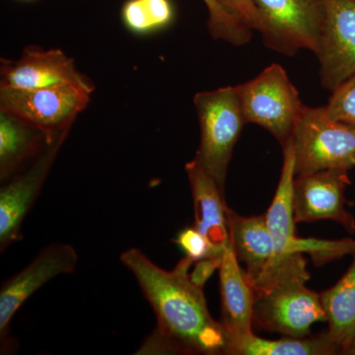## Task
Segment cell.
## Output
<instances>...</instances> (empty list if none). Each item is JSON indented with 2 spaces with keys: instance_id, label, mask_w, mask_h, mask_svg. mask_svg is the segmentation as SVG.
I'll list each match as a JSON object with an SVG mask.
<instances>
[{
  "instance_id": "cell-19",
  "label": "cell",
  "mask_w": 355,
  "mask_h": 355,
  "mask_svg": "<svg viewBox=\"0 0 355 355\" xmlns=\"http://www.w3.org/2000/svg\"><path fill=\"white\" fill-rule=\"evenodd\" d=\"M46 135L12 114L0 116V178L6 181L27 159L39 155ZM49 142V141H48Z\"/></svg>"
},
{
  "instance_id": "cell-17",
  "label": "cell",
  "mask_w": 355,
  "mask_h": 355,
  "mask_svg": "<svg viewBox=\"0 0 355 355\" xmlns=\"http://www.w3.org/2000/svg\"><path fill=\"white\" fill-rule=\"evenodd\" d=\"M331 340L345 354L355 340V252L342 279L321 293Z\"/></svg>"
},
{
  "instance_id": "cell-6",
  "label": "cell",
  "mask_w": 355,
  "mask_h": 355,
  "mask_svg": "<svg viewBox=\"0 0 355 355\" xmlns=\"http://www.w3.org/2000/svg\"><path fill=\"white\" fill-rule=\"evenodd\" d=\"M282 149V174L275 197L265 214L275 245V254L268 270L253 286L256 294L268 291L282 280L293 277L309 279L310 277L304 254H292L289 252L291 243L296 237L293 212V183L296 174L291 139Z\"/></svg>"
},
{
  "instance_id": "cell-8",
  "label": "cell",
  "mask_w": 355,
  "mask_h": 355,
  "mask_svg": "<svg viewBox=\"0 0 355 355\" xmlns=\"http://www.w3.org/2000/svg\"><path fill=\"white\" fill-rule=\"evenodd\" d=\"M260 12L261 34L268 48L286 55L319 50L324 11L321 0H253Z\"/></svg>"
},
{
  "instance_id": "cell-12",
  "label": "cell",
  "mask_w": 355,
  "mask_h": 355,
  "mask_svg": "<svg viewBox=\"0 0 355 355\" xmlns=\"http://www.w3.org/2000/svg\"><path fill=\"white\" fill-rule=\"evenodd\" d=\"M67 135L46 144L34 164L0 191V250L22 239L23 222L36 202L51 166Z\"/></svg>"
},
{
  "instance_id": "cell-15",
  "label": "cell",
  "mask_w": 355,
  "mask_h": 355,
  "mask_svg": "<svg viewBox=\"0 0 355 355\" xmlns=\"http://www.w3.org/2000/svg\"><path fill=\"white\" fill-rule=\"evenodd\" d=\"M222 321L226 340L253 331L256 295L229 243L219 266Z\"/></svg>"
},
{
  "instance_id": "cell-10",
  "label": "cell",
  "mask_w": 355,
  "mask_h": 355,
  "mask_svg": "<svg viewBox=\"0 0 355 355\" xmlns=\"http://www.w3.org/2000/svg\"><path fill=\"white\" fill-rule=\"evenodd\" d=\"M349 184V170L327 169L296 175L293 183L296 224L331 220L354 233V216L345 207V191Z\"/></svg>"
},
{
  "instance_id": "cell-27",
  "label": "cell",
  "mask_w": 355,
  "mask_h": 355,
  "mask_svg": "<svg viewBox=\"0 0 355 355\" xmlns=\"http://www.w3.org/2000/svg\"><path fill=\"white\" fill-rule=\"evenodd\" d=\"M345 354L355 355V340L354 343H352V347H350V349L347 350V352Z\"/></svg>"
},
{
  "instance_id": "cell-24",
  "label": "cell",
  "mask_w": 355,
  "mask_h": 355,
  "mask_svg": "<svg viewBox=\"0 0 355 355\" xmlns=\"http://www.w3.org/2000/svg\"><path fill=\"white\" fill-rule=\"evenodd\" d=\"M175 242L186 254V257L191 259L193 263L203 259L216 258L209 241L205 236L200 234L195 227L184 229L178 234ZM222 259V258H221ZM220 260V259H219Z\"/></svg>"
},
{
  "instance_id": "cell-22",
  "label": "cell",
  "mask_w": 355,
  "mask_h": 355,
  "mask_svg": "<svg viewBox=\"0 0 355 355\" xmlns=\"http://www.w3.org/2000/svg\"><path fill=\"white\" fill-rule=\"evenodd\" d=\"M291 254H309L316 266H324L331 261L354 254L355 240L343 238L340 240H321L316 238H301L296 236L291 243Z\"/></svg>"
},
{
  "instance_id": "cell-2",
  "label": "cell",
  "mask_w": 355,
  "mask_h": 355,
  "mask_svg": "<svg viewBox=\"0 0 355 355\" xmlns=\"http://www.w3.org/2000/svg\"><path fill=\"white\" fill-rule=\"evenodd\" d=\"M200 127L198 162L225 191L229 162L246 121L236 87L198 93L193 98Z\"/></svg>"
},
{
  "instance_id": "cell-20",
  "label": "cell",
  "mask_w": 355,
  "mask_h": 355,
  "mask_svg": "<svg viewBox=\"0 0 355 355\" xmlns=\"http://www.w3.org/2000/svg\"><path fill=\"white\" fill-rule=\"evenodd\" d=\"M123 23L132 32H151L169 25L174 17L170 0H128L123 6Z\"/></svg>"
},
{
  "instance_id": "cell-5",
  "label": "cell",
  "mask_w": 355,
  "mask_h": 355,
  "mask_svg": "<svg viewBox=\"0 0 355 355\" xmlns=\"http://www.w3.org/2000/svg\"><path fill=\"white\" fill-rule=\"evenodd\" d=\"M93 88L76 84L21 90L0 88L1 112L38 128L51 141L67 135L77 114L87 107Z\"/></svg>"
},
{
  "instance_id": "cell-9",
  "label": "cell",
  "mask_w": 355,
  "mask_h": 355,
  "mask_svg": "<svg viewBox=\"0 0 355 355\" xmlns=\"http://www.w3.org/2000/svg\"><path fill=\"white\" fill-rule=\"evenodd\" d=\"M77 263L78 254L71 245L53 243L41 250L29 265L3 282L0 289L2 347H6L11 320L26 301L58 275L73 272Z\"/></svg>"
},
{
  "instance_id": "cell-4",
  "label": "cell",
  "mask_w": 355,
  "mask_h": 355,
  "mask_svg": "<svg viewBox=\"0 0 355 355\" xmlns=\"http://www.w3.org/2000/svg\"><path fill=\"white\" fill-rule=\"evenodd\" d=\"M236 90L246 123L266 128L284 146L304 107L284 67L270 64L252 80L236 86Z\"/></svg>"
},
{
  "instance_id": "cell-23",
  "label": "cell",
  "mask_w": 355,
  "mask_h": 355,
  "mask_svg": "<svg viewBox=\"0 0 355 355\" xmlns=\"http://www.w3.org/2000/svg\"><path fill=\"white\" fill-rule=\"evenodd\" d=\"M324 110L334 120L355 125V73L333 91Z\"/></svg>"
},
{
  "instance_id": "cell-16",
  "label": "cell",
  "mask_w": 355,
  "mask_h": 355,
  "mask_svg": "<svg viewBox=\"0 0 355 355\" xmlns=\"http://www.w3.org/2000/svg\"><path fill=\"white\" fill-rule=\"evenodd\" d=\"M230 244L252 287L263 277L275 254L266 216H241L229 209Z\"/></svg>"
},
{
  "instance_id": "cell-14",
  "label": "cell",
  "mask_w": 355,
  "mask_h": 355,
  "mask_svg": "<svg viewBox=\"0 0 355 355\" xmlns=\"http://www.w3.org/2000/svg\"><path fill=\"white\" fill-rule=\"evenodd\" d=\"M186 173L193 197V227L205 236L216 258L221 259L230 243V209L226 205L225 191L222 190L197 159L187 163Z\"/></svg>"
},
{
  "instance_id": "cell-18",
  "label": "cell",
  "mask_w": 355,
  "mask_h": 355,
  "mask_svg": "<svg viewBox=\"0 0 355 355\" xmlns=\"http://www.w3.org/2000/svg\"><path fill=\"white\" fill-rule=\"evenodd\" d=\"M342 354L328 334L316 336H284L268 340L254 331L226 340L224 354L233 355H331Z\"/></svg>"
},
{
  "instance_id": "cell-25",
  "label": "cell",
  "mask_w": 355,
  "mask_h": 355,
  "mask_svg": "<svg viewBox=\"0 0 355 355\" xmlns=\"http://www.w3.org/2000/svg\"><path fill=\"white\" fill-rule=\"evenodd\" d=\"M228 9L237 14L252 30L261 32L263 23L258 8L253 0H221Z\"/></svg>"
},
{
  "instance_id": "cell-21",
  "label": "cell",
  "mask_w": 355,
  "mask_h": 355,
  "mask_svg": "<svg viewBox=\"0 0 355 355\" xmlns=\"http://www.w3.org/2000/svg\"><path fill=\"white\" fill-rule=\"evenodd\" d=\"M209 10V29L214 39L242 46L251 40V28L221 0H203Z\"/></svg>"
},
{
  "instance_id": "cell-26",
  "label": "cell",
  "mask_w": 355,
  "mask_h": 355,
  "mask_svg": "<svg viewBox=\"0 0 355 355\" xmlns=\"http://www.w3.org/2000/svg\"><path fill=\"white\" fill-rule=\"evenodd\" d=\"M221 260L222 259H203L196 261L195 268L193 272L190 273L191 280L198 286L203 287L212 273L218 270Z\"/></svg>"
},
{
  "instance_id": "cell-11",
  "label": "cell",
  "mask_w": 355,
  "mask_h": 355,
  "mask_svg": "<svg viewBox=\"0 0 355 355\" xmlns=\"http://www.w3.org/2000/svg\"><path fill=\"white\" fill-rule=\"evenodd\" d=\"M324 21L316 55L321 83L333 92L355 73V0H321Z\"/></svg>"
},
{
  "instance_id": "cell-13",
  "label": "cell",
  "mask_w": 355,
  "mask_h": 355,
  "mask_svg": "<svg viewBox=\"0 0 355 355\" xmlns=\"http://www.w3.org/2000/svg\"><path fill=\"white\" fill-rule=\"evenodd\" d=\"M76 84L93 88L78 71L73 60L60 50L28 48L17 62L2 60L1 88L31 90Z\"/></svg>"
},
{
  "instance_id": "cell-1",
  "label": "cell",
  "mask_w": 355,
  "mask_h": 355,
  "mask_svg": "<svg viewBox=\"0 0 355 355\" xmlns=\"http://www.w3.org/2000/svg\"><path fill=\"white\" fill-rule=\"evenodd\" d=\"M120 259L157 320L137 354H224L225 331L210 315L203 287L191 279V259L184 257L173 270L160 268L137 248L125 250Z\"/></svg>"
},
{
  "instance_id": "cell-3",
  "label": "cell",
  "mask_w": 355,
  "mask_h": 355,
  "mask_svg": "<svg viewBox=\"0 0 355 355\" xmlns=\"http://www.w3.org/2000/svg\"><path fill=\"white\" fill-rule=\"evenodd\" d=\"M295 174L355 166V125L334 120L324 107H303L291 135Z\"/></svg>"
},
{
  "instance_id": "cell-7",
  "label": "cell",
  "mask_w": 355,
  "mask_h": 355,
  "mask_svg": "<svg viewBox=\"0 0 355 355\" xmlns=\"http://www.w3.org/2000/svg\"><path fill=\"white\" fill-rule=\"evenodd\" d=\"M307 280H282L257 294L253 324L270 333L302 338L309 335L313 324L327 322L321 294L308 288Z\"/></svg>"
}]
</instances>
